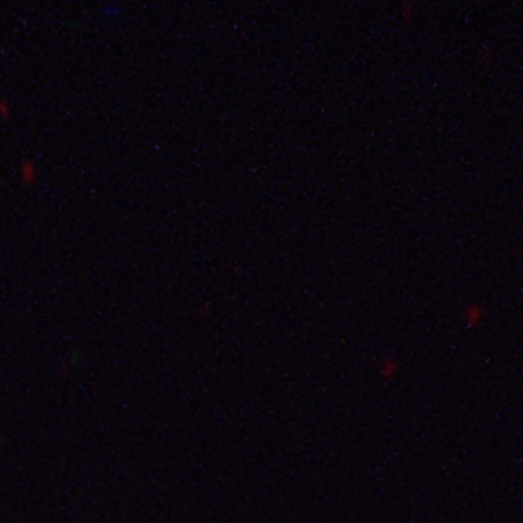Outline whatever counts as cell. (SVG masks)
<instances>
[{
	"instance_id": "1",
	"label": "cell",
	"mask_w": 523,
	"mask_h": 523,
	"mask_svg": "<svg viewBox=\"0 0 523 523\" xmlns=\"http://www.w3.org/2000/svg\"><path fill=\"white\" fill-rule=\"evenodd\" d=\"M20 175H22L24 185H37V181H39V169H37L35 161H22V165H20Z\"/></svg>"
},
{
	"instance_id": "2",
	"label": "cell",
	"mask_w": 523,
	"mask_h": 523,
	"mask_svg": "<svg viewBox=\"0 0 523 523\" xmlns=\"http://www.w3.org/2000/svg\"><path fill=\"white\" fill-rule=\"evenodd\" d=\"M10 113H12L10 103H8L6 99H0V121H8V119H10Z\"/></svg>"
}]
</instances>
